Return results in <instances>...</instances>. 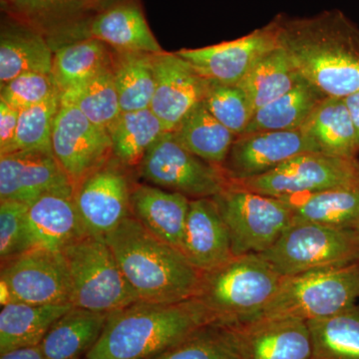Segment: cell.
I'll list each match as a JSON object with an SVG mask.
<instances>
[{"instance_id":"1","label":"cell","mask_w":359,"mask_h":359,"mask_svg":"<svg viewBox=\"0 0 359 359\" xmlns=\"http://www.w3.org/2000/svg\"><path fill=\"white\" fill-rule=\"evenodd\" d=\"M276 39L304 79L325 95L359 91V28L337 9L309 18L278 15Z\"/></svg>"},{"instance_id":"2","label":"cell","mask_w":359,"mask_h":359,"mask_svg":"<svg viewBox=\"0 0 359 359\" xmlns=\"http://www.w3.org/2000/svg\"><path fill=\"white\" fill-rule=\"evenodd\" d=\"M212 325L211 314L196 297L173 304L136 302L109 313L84 359H151Z\"/></svg>"},{"instance_id":"3","label":"cell","mask_w":359,"mask_h":359,"mask_svg":"<svg viewBox=\"0 0 359 359\" xmlns=\"http://www.w3.org/2000/svg\"><path fill=\"white\" fill-rule=\"evenodd\" d=\"M139 301L173 304L197 294L202 273L183 252L146 230L133 217L105 236Z\"/></svg>"},{"instance_id":"4","label":"cell","mask_w":359,"mask_h":359,"mask_svg":"<svg viewBox=\"0 0 359 359\" xmlns=\"http://www.w3.org/2000/svg\"><path fill=\"white\" fill-rule=\"evenodd\" d=\"M285 276L261 255L233 257L202 273L196 299L208 309L212 325H228L257 318L273 299Z\"/></svg>"},{"instance_id":"5","label":"cell","mask_w":359,"mask_h":359,"mask_svg":"<svg viewBox=\"0 0 359 359\" xmlns=\"http://www.w3.org/2000/svg\"><path fill=\"white\" fill-rule=\"evenodd\" d=\"M74 308L110 313L139 302L105 238L86 235L61 252Z\"/></svg>"},{"instance_id":"6","label":"cell","mask_w":359,"mask_h":359,"mask_svg":"<svg viewBox=\"0 0 359 359\" xmlns=\"http://www.w3.org/2000/svg\"><path fill=\"white\" fill-rule=\"evenodd\" d=\"M359 301V264L285 276L259 318L323 320L353 308ZM256 320V318H255Z\"/></svg>"},{"instance_id":"7","label":"cell","mask_w":359,"mask_h":359,"mask_svg":"<svg viewBox=\"0 0 359 359\" xmlns=\"http://www.w3.org/2000/svg\"><path fill=\"white\" fill-rule=\"evenodd\" d=\"M283 276L359 264V231L292 223L273 247L259 254Z\"/></svg>"},{"instance_id":"8","label":"cell","mask_w":359,"mask_h":359,"mask_svg":"<svg viewBox=\"0 0 359 359\" xmlns=\"http://www.w3.org/2000/svg\"><path fill=\"white\" fill-rule=\"evenodd\" d=\"M229 233L233 257L263 254L292 224L290 205L230 183L212 197Z\"/></svg>"},{"instance_id":"9","label":"cell","mask_w":359,"mask_h":359,"mask_svg":"<svg viewBox=\"0 0 359 359\" xmlns=\"http://www.w3.org/2000/svg\"><path fill=\"white\" fill-rule=\"evenodd\" d=\"M137 172L150 185L182 194L191 200L215 197L230 185L221 167L187 150L173 131L163 134L149 149Z\"/></svg>"},{"instance_id":"10","label":"cell","mask_w":359,"mask_h":359,"mask_svg":"<svg viewBox=\"0 0 359 359\" xmlns=\"http://www.w3.org/2000/svg\"><path fill=\"white\" fill-rule=\"evenodd\" d=\"M233 184L280 199L354 188L359 187V161L323 153H304L262 176Z\"/></svg>"},{"instance_id":"11","label":"cell","mask_w":359,"mask_h":359,"mask_svg":"<svg viewBox=\"0 0 359 359\" xmlns=\"http://www.w3.org/2000/svg\"><path fill=\"white\" fill-rule=\"evenodd\" d=\"M226 354L233 359H311L313 340L306 321L259 318L228 325H212Z\"/></svg>"},{"instance_id":"12","label":"cell","mask_w":359,"mask_h":359,"mask_svg":"<svg viewBox=\"0 0 359 359\" xmlns=\"http://www.w3.org/2000/svg\"><path fill=\"white\" fill-rule=\"evenodd\" d=\"M0 283L1 306L70 304L69 276L61 252L33 248L2 262Z\"/></svg>"},{"instance_id":"13","label":"cell","mask_w":359,"mask_h":359,"mask_svg":"<svg viewBox=\"0 0 359 359\" xmlns=\"http://www.w3.org/2000/svg\"><path fill=\"white\" fill-rule=\"evenodd\" d=\"M130 169L111 157L74 187V201L87 235L104 237L131 216L135 183Z\"/></svg>"},{"instance_id":"14","label":"cell","mask_w":359,"mask_h":359,"mask_svg":"<svg viewBox=\"0 0 359 359\" xmlns=\"http://www.w3.org/2000/svg\"><path fill=\"white\" fill-rule=\"evenodd\" d=\"M52 152L75 187L110 160L112 141L107 130L77 107L61 103L52 131Z\"/></svg>"},{"instance_id":"15","label":"cell","mask_w":359,"mask_h":359,"mask_svg":"<svg viewBox=\"0 0 359 359\" xmlns=\"http://www.w3.org/2000/svg\"><path fill=\"white\" fill-rule=\"evenodd\" d=\"M0 6L7 18L42 35L53 52L89 39L90 25L98 13L91 0H0Z\"/></svg>"},{"instance_id":"16","label":"cell","mask_w":359,"mask_h":359,"mask_svg":"<svg viewBox=\"0 0 359 359\" xmlns=\"http://www.w3.org/2000/svg\"><path fill=\"white\" fill-rule=\"evenodd\" d=\"M320 153L301 129L264 131L236 137L222 166L230 183L257 178L295 156Z\"/></svg>"},{"instance_id":"17","label":"cell","mask_w":359,"mask_h":359,"mask_svg":"<svg viewBox=\"0 0 359 359\" xmlns=\"http://www.w3.org/2000/svg\"><path fill=\"white\" fill-rule=\"evenodd\" d=\"M273 21L241 39L176 53L205 79L238 85L264 54L278 46Z\"/></svg>"},{"instance_id":"18","label":"cell","mask_w":359,"mask_h":359,"mask_svg":"<svg viewBox=\"0 0 359 359\" xmlns=\"http://www.w3.org/2000/svg\"><path fill=\"white\" fill-rule=\"evenodd\" d=\"M155 91L150 109L168 132L174 131L194 106L203 102L209 80L176 52L153 54Z\"/></svg>"},{"instance_id":"19","label":"cell","mask_w":359,"mask_h":359,"mask_svg":"<svg viewBox=\"0 0 359 359\" xmlns=\"http://www.w3.org/2000/svg\"><path fill=\"white\" fill-rule=\"evenodd\" d=\"M74 187L53 153L20 151L0 156V202L30 205L44 194Z\"/></svg>"},{"instance_id":"20","label":"cell","mask_w":359,"mask_h":359,"mask_svg":"<svg viewBox=\"0 0 359 359\" xmlns=\"http://www.w3.org/2000/svg\"><path fill=\"white\" fill-rule=\"evenodd\" d=\"M26 226L32 248L61 252L87 235L74 201V187L44 194L28 205Z\"/></svg>"},{"instance_id":"21","label":"cell","mask_w":359,"mask_h":359,"mask_svg":"<svg viewBox=\"0 0 359 359\" xmlns=\"http://www.w3.org/2000/svg\"><path fill=\"white\" fill-rule=\"evenodd\" d=\"M180 250L201 273L233 259L230 233L212 198L190 200Z\"/></svg>"},{"instance_id":"22","label":"cell","mask_w":359,"mask_h":359,"mask_svg":"<svg viewBox=\"0 0 359 359\" xmlns=\"http://www.w3.org/2000/svg\"><path fill=\"white\" fill-rule=\"evenodd\" d=\"M190 200L150 184L135 183L130 211L131 217L152 235L180 250Z\"/></svg>"},{"instance_id":"23","label":"cell","mask_w":359,"mask_h":359,"mask_svg":"<svg viewBox=\"0 0 359 359\" xmlns=\"http://www.w3.org/2000/svg\"><path fill=\"white\" fill-rule=\"evenodd\" d=\"M89 36L118 51L163 52L151 32L139 0H121L94 16Z\"/></svg>"},{"instance_id":"24","label":"cell","mask_w":359,"mask_h":359,"mask_svg":"<svg viewBox=\"0 0 359 359\" xmlns=\"http://www.w3.org/2000/svg\"><path fill=\"white\" fill-rule=\"evenodd\" d=\"M53 49L42 35L4 15L0 28V82L29 72L51 74Z\"/></svg>"},{"instance_id":"25","label":"cell","mask_w":359,"mask_h":359,"mask_svg":"<svg viewBox=\"0 0 359 359\" xmlns=\"http://www.w3.org/2000/svg\"><path fill=\"white\" fill-rule=\"evenodd\" d=\"M109 313L72 306L45 335L40 348L47 359H82L95 346Z\"/></svg>"},{"instance_id":"26","label":"cell","mask_w":359,"mask_h":359,"mask_svg":"<svg viewBox=\"0 0 359 359\" xmlns=\"http://www.w3.org/2000/svg\"><path fill=\"white\" fill-rule=\"evenodd\" d=\"M301 130L323 154L356 158L359 153L358 135L341 97H325Z\"/></svg>"},{"instance_id":"27","label":"cell","mask_w":359,"mask_h":359,"mask_svg":"<svg viewBox=\"0 0 359 359\" xmlns=\"http://www.w3.org/2000/svg\"><path fill=\"white\" fill-rule=\"evenodd\" d=\"M72 304L34 306L9 302L0 311V354L40 346L45 335Z\"/></svg>"},{"instance_id":"28","label":"cell","mask_w":359,"mask_h":359,"mask_svg":"<svg viewBox=\"0 0 359 359\" xmlns=\"http://www.w3.org/2000/svg\"><path fill=\"white\" fill-rule=\"evenodd\" d=\"M290 205L292 223H313L359 230V187L283 198Z\"/></svg>"},{"instance_id":"29","label":"cell","mask_w":359,"mask_h":359,"mask_svg":"<svg viewBox=\"0 0 359 359\" xmlns=\"http://www.w3.org/2000/svg\"><path fill=\"white\" fill-rule=\"evenodd\" d=\"M173 133L187 150L218 167L223 166L237 137L219 123L203 102L187 113Z\"/></svg>"},{"instance_id":"30","label":"cell","mask_w":359,"mask_h":359,"mask_svg":"<svg viewBox=\"0 0 359 359\" xmlns=\"http://www.w3.org/2000/svg\"><path fill=\"white\" fill-rule=\"evenodd\" d=\"M325 97L327 96L320 89L302 76L294 88L257 109L243 134L301 129Z\"/></svg>"},{"instance_id":"31","label":"cell","mask_w":359,"mask_h":359,"mask_svg":"<svg viewBox=\"0 0 359 359\" xmlns=\"http://www.w3.org/2000/svg\"><path fill=\"white\" fill-rule=\"evenodd\" d=\"M112 58L113 48L101 40H78L54 51L51 75L62 93L109 68Z\"/></svg>"},{"instance_id":"32","label":"cell","mask_w":359,"mask_h":359,"mask_svg":"<svg viewBox=\"0 0 359 359\" xmlns=\"http://www.w3.org/2000/svg\"><path fill=\"white\" fill-rule=\"evenodd\" d=\"M302 75L280 45L254 65L240 86L249 96L255 112L294 88Z\"/></svg>"},{"instance_id":"33","label":"cell","mask_w":359,"mask_h":359,"mask_svg":"<svg viewBox=\"0 0 359 359\" xmlns=\"http://www.w3.org/2000/svg\"><path fill=\"white\" fill-rule=\"evenodd\" d=\"M112 72L122 113L150 108L155 91L153 54L113 49Z\"/></svg>"},{"instance_id":"34","label":"cell","mask_w":359,"mask_h":359,"mask_svg":"<svg viewBox=\"0 0 359 359\" xmlns=\"http://www.w3.org/2000/svg\"><path fill=\"white\" fill-rule=\"evenodd\" d=\"M166 132L150 108L121 113L109 131L113 157L126 167L137 168L149 149Z\"/></svg>"},{"instance_id":"35","label":"cell","mask_w":359,"mask_h":359,"mask_svg":"<svg viewBox=\"0 0 359 359\" xmlns=\"http://www.w3.org/2000/svg\"><path fill=\"white\" fill-rule=\"evenodd\" d=\"M311 359H359V306L323 320L306 321Z\"/></svg>"},{"instance_id":"36","label":"cell","mask_w":359,"mask_h":359,"mask_svg":"<svg viewBox=\"0 0 359 359\" xmlns=\"http://www.w3.org/2000/svg\"><path fill=\"white\" fill-rule=\"evenodd\" d=\"M60 99L61 103L75 106L90 121L108 132L122 113L112 65L84 83L62 92Z\"/></svg>"},{"instance_id":"37","label":"cell","mask_w":359,"mask_h":359,"mask_svg":"<svg viewBox=\"0 0 359 359\" xmlns=\"http://www.w3.org/2000/svg\"><path fill=\"white\" fill-rule=\"evenodd\" d=\"M61 93L43 102L21 111L13 152L42 151L52 152V131L61 105Z\"/></svg>"},{"instance_id":"38","label":"cell","mask_w":359,"mask_h":359,"mask_svg":"<svg viewBox=\"0 0 359 359\" xmlns=\"http://www.w3.org/2000/svg\"><path fill=\"white\" fill-rule=\"evenodd\" d=\"M203 103L219 123L240 136L249 126L255 110L249 96L240 85H229L209 80Z\"/></svg>"},{"instance_id":"39","label":"cell","mask_w":359,"mask_h":359,"mask_svg":"<svg viewBox=\"0 0 359 359\" xmlns=\"http://www.w3.org/2000/svg\"><path fill=\"white\" fill-rule=\"evenodd\" d=\"M57 93L61 92L51 74L29 72L1 84L0 100L21 112Z\"/></svg>"},{"instance_id":"40","label":"cell","mask_w":359,"mask_h":359,"mask_svg":"<svg viewBox=\"0 0 359 359\" xmlns=\"http://www.w3.org/2000/svg\"><path fill=\"white\" fill-rule=\"evenodd\" d=\"M28 205L14 201L0 202V259L7 261L32 249L26 226Z\"/></svg>"},{"instance_id":"41","label":"cell","mask_w":359,"mask_h":359,"mask_svg":"<svg viewBox=\"0 0 359 359\" xmlns=\"http://www.w3.org/2000/svg\"><path fill=\"white\" fill-rule=\"evenodd\" d=\"M226 354L216 328L208 325L151 359H219Z\"/></svg>"},{"instance_id":"42","label":"cell","mask_w":359,"mask_h":359,"mask_svg":"<svg viewBox=\"0 0 359 359\" xmlns=\"http://www.w3.org/2000/svg\"><path fill=\"white\" fill-rule=\"evenodd\" d=\"M20 112L0 100V156L13 152Z\"/></svg>"},{"instance_id":"43","label":"cell","mask_w":359,"mask_h":359,"mask_svg":"<svg viewBox=\"0 0 359 359\" xmlns=\"http://www.w3.org/2000/svg\"><path fill=\"white\" fill-rule=\"evenodd\" d=\"M0 359H47L39 346L25 347L0 354Z\"/></svg>"},{"instance_id":"44","label":"cell","mask_w":359,"mask_h":359,"mask_svg":"<svg viewBox=\"0 0 359 359\" xmlns=\"http://www.w3.org/2000/svg\"><path fill=\"white\" fill-rule=\"evenodd\" d=\"M344 101H346L347 109H348L351 120H353L359 144V91L344 97Z\"/></svg>"},{"instance_id":"45","label":"cell","mask_w":359,"mask_h":359,"mask_svg":"<svg viewBox=\"0 0 359 359\" xmlns=\"http://www.w3.org/2000/svg\"><path fill=\"white\" fill-rule=\"evenodd\" d=\"M119 1H121V0H91L92 4L96 7L98 13L108 8V7L114 6L115 4Z\"/></svg>"},{"instance_id":"46","label":"cell","mask_w":359,"mask_h":359,"mask_svg":"<svg viewBox=\"0 0 359 359\" xmlns=\"http://www.w3.org/2000/svg\"><path fill=\"white\" fill-rule=\"evenodd\" d=\"M219 359H233L231 358V356L229 355V354H226V355L223 356V358H221Z\"/></svg>"},{"instance_id":"47","label":"cell","mask_w":359,"mask_h":359,"mask_svg":"<svg viewBox=\"0 0 359 359\" xmlns=\"http://www.w3.org/2000/svg\"><path fill=\"white\" fill-rule=\"evenodd\" d=\"M358 231H359V230H358Z\"/></svg>"}]
</instances>
